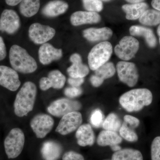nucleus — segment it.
Masks as SVG:
<instances>
[{
  "label": "nucleus",
  "instance_id": "obj_24",
  "mask_svg": "<svg viewBox=\"0 0 160 160\" xmlns=\"http://www.w3.org/2000/svg\"><path fill=\"white\" fill-rule=\"evenodd\" d=\"M40 6V0H22L20 3V12L26 17H32L37 13Z\"/></svg>",
  "mask_w": 160,
  "mask_h": 160
},
{
  "label": "nucleus",
  "instance_id": "obj_25",
  "mask_svg": "<svg viewBox=\"0 0 160 160\" xmlns=\"http://www.w3.org/2000/svg\"><path fill=\"white\" fill-rule=\"evenodd\" d=\"M112 160H143V158L139 150L127 148L115 152L112 157Z\"/></svg>",
  "mask_w": 160,
  "mask_h": 160
},
{
  "label": "nucleus",
  "instance_id": "obj_19",
  "mask_svg": "<svg viewBox=\"0 0 160 160\" xmlns=\"http://www.w3.org/2000/svg\"><path fill=\"white\" fill-rule=\"evenodd\" d=\"M69 8L68 3L62 0H52L43 7L42 13L47 17L53 18L65 13Z\"/></svg>",
  "mask_w": 160,
  "mask_h": 160
},
{
  "label": "nucleus",
  "instance_id": "obj_17",
  "mask_svg": "<svg viewBox=\"0 0 160 160\" xmlns=\"http://www.w3.org/2000/svg\"><path fill=\"white\" fill-rule=\"evenodd\" d=\"M113 32L108 27L90 28L83 31V37L90 42H105L112 36Z\"/></svg>",
  "mask_w": 160,
  "mask_h": 160
},
{
  "label": "nucleus",
  "instance_id": "obj_15",
  "mask_svg": "<svg viewBox=\"0 0 160 160\" xmlns=\"http://www.w3.org/2000/svg\"><path fill=\"white\" fill-rule=\"evenodd\" d=\"M72 65L67 69L69 77L73 78H84L89 72V67L82 63V57L78 53H74L70 57Z\"/></svg>",
  "mask_w": 160,
  "mask_h": 160
},
{
  "label": "nucleus",
  "instance_id": "obj_44",
  "mask_svg": "<svg viewBox=\"0 0 160 160\" xmlns=\"http://www.w3.org/2000/svg\"><path fill=\"white\" fill-rule=\"evenodd\" d=\"M110 147H111L112 150L115 152L119 151L122 149L121 147L118 145H114V146H110Z\"/></svg>",
  "mask_w": 160,
  "mask_h": 160
},
{
  "label": "nucleus",
  "instance_id": "obj_39",
  "mask_svg": "<svg viewBox=\"0 0 160 160\" xmlns=\"http://www.w3.org/2000/svg\"><path fill=\"white\" fill-rule=\"evenodd\" d=\"M6 56V45L3 41V38L0 36V61L5 58Z\"/></svg>",
  "mask_w": 160,
  "mask_h": 160
},
{
  "label": "nucleus",
  "instance_id": "obj_36",
  "mask_svg": "<svg viewBox=\"0 0 160 160\" xmlns=\"http://www.w3.org/2000/svg\"><path fill=\"white\" fill-rule=\"evenodd\" d=\"M62 160H85L82 154L76 152L70 151L67 152L64 154Z\"/></svg>",
  "mask_w": 160,
  "mask_h": 160
},
{
  "label": "nucleus",
  "instance_id": "obj_22",
  "mask_svg": "<svg viewBox=\"0 0 160 160\" xmlns=\"http://www.w3.org/2000/svg\"><path fill=\"white\" fill-rule=\"evenodd\" d=\"M62 152V146L53 141L45 142L41 149L42 156L45 160H57Z\"/></svg>",
  "mask_w": 160,
  "mask_h": 160
},
{
  "label": "nucleus",
  "instance_id": "obj_9",
  "mask_svg": "<svg viewBox=\"0 0 160 160\" xmlns=\"http://www.w3.org/2000/svg\"><path fill=\"white\" fill-rule=\"evenodd\" d=\"M82 120V116L79 112H70L62 118L56 131L62 135L69 134L81 126Z\"/></svg>",
  "mask_w": 160,
  "mask_h": 160
},
{
  "label": "nucleus",
  "instance_id": "obj_23",
  "mask_svg": "<svg viewBox=\"0 0 160 160\" xmlns=\"http://www.w3.org/2000/svg\"><path fill=\"white\" fill-rule=\"evenodd\" d=\"M122 141V138L116 132L104 130L98 136L97 142L101 146H112L119 145Z\"/></svg>",
  "mask_w": 160,
  "mask_h": 160
},
{
  "label": "nucleus",
  "instance_id": "obj_12",
  "mask_svg": "<svg viewBox=\"0 0 160 160\" xmlns=\"http://www.w3.org/2000/svg\"><path fill=\"white\" fill-rule=\"evenodd\" d=\"M21 22L18 15L14 10L5 9L0 18V30L9 34H14L19 29Z\"/></svg>",
  "mask_w": 160,
  "mask_h": 160
},
{
  "label": "nucleus",
  "instance_id": "obj_20",
  "mask_svg": "<svg viewBox=\"0 0 160 160\" xmlns=\"http://www.w3.org/2000/svg\"><path fill=\"white\" fill-rule=\"evenodd\" d=\"M132 36L142 37L146 44L151 48H154L157 45V40L152 29L140 26H132L129 29Z\"/></svg>",
  "mask_w": 160,
  "mask_h": 160
},
{
  "label": "nucleus",
  "instance_id": "obj_31",
  "mask_svg": "<svg viewBox=\"0 0 160 160\" xmlns=\"http://www.w3.org/2000/svg\"><path fill=\"white\" fill-rule=\"evenodd\" d=\"M83 7L87 11L98 12L103 9V4L101 0H82Z\"/></svg>",
  "mask_w": 160,
  "mask_h": 160
},
{
  "label": "nucleus",
  "instance_id": "obj_42",
  "mask_svg": "<svg viewBox=\"0 0 160 160\" xmlns=\"http://www.w3.org/2000/svg\"><path fill=\"white\" fill-rule=\"evenodd\" d=\"M22 0H5L7 5L10 6H15L19 4Z\"/></svg>",
  "mask_w": 160,
  "mask_h": 160
},
{
  "label": "nucleus",
  "instance_id": "obj_38",
  "mask_svg": "<svg viewBox=\"0 0 160 160\" xmlns=\"http://www.w3.org/2000/svg\"><path fill=\"white\" fill-rule=\"evenodd\" d=\"M84 78H73L70 77L68 79V82L72 87H80L84 83Z\"/></svg>",
  "mask_w": 160,
  "mask_h": 160
},
{
  "label": "nucleus",
  "instance_id": "obj_5",
  "mask_svg": "<svg viewBox=\"0 0 160 160\" xmlns=\"http://www.w3.org/2000/svg\"><path fill=\"white\" fill-rule=\"evenodd\" d=\"M25 142V135L22 129L18 128L11 129L4 141V148L8 158L14 159L20 155Z\"/></svg>",
  "mask_w": 160,
  "mask_h": 160
},
{
  "label": "nucleus",
  "instance_id": "obj_8",
  "mask_svg": "<svg viewBox=\"0 0 160 160\" xmlns=\"http://www.w3.org/2000/svg\"><path fill=\"white\" fill-rule=\"evenodd\" d=\"M116 70L121 82L130 87L136 85L139 74L137 66L133 63L120 61L117 64Z\"/></svg>",
  "mask_w": 160,
  "mask_h": 160
},
{
  "label": "nucleus",
  "instance_id": "obj_29",
  "mask_svg": "<svg viewBox=\"0 0 160 160\" xmlns=\"http://www.w3.org/2000/svg\"><path fill=\"white\" fill-rule=\"evenodd\" d=\"M48 78L51 84V88L61 89L64 87L66 82V78L58 70H53L49 72Z\"/></svg>",
  "mask_w": 160,
  "mask_h": 160
},
{
  "label": "nucleus",
  "instance_id": "obj_46",
  "mask_svg": "<svg viewBox=\"0 0 160 160\" xmlns=\"http://www.w3.org/2000/svg\"><path fill=\"white\" fill-rule=\"evenodd\" d=\"M101 1L104 2H109L111 0H101Z\"/></svg>",
  "mask_w": 160,
  "mask_h": 160
},
{
  "label": "nucleus",
  "instance_id": "obj_28",
  "mask_svg": "<svg viewBox=\"0 0 160 160\" xmlns=\"http://www.w3.org/2000/svg\"><path fill=\"white\" fill-rule=\"evenodd\" d=\"M116 71V69L114 64L111 62H107L95 71V75L104 81L113 77Z\"/></svg>",
  "mask_w": 160,
  "mask_h": 160
},
{
  "label": "nucleus",
  "instance_id": "obj_32",
  "mask_svg": "<svg viewBox=\"0 0 160 160\" xmlns=\"http://www.w3.org/2000/svg\"><path fill=\"white\" fill-rule=\"evenodd\" d=\"M104 119V114L100 109H95L92 113L90 118L92 125L97 128L102 126Z\"/></svg>",
  "mask_w": 160,
  "mask_h": 160
},
{
  "label": "nucleus",
  "instance_id": "obj_3",
  "mask_svg": "<svg viewBox=\"0 0 160 160\" xmlns=\"http://www.w3.org/2000/svg\"><path fill=\"white\" fill-rule=\"evenodd\" d=\"M9 62L12 69L21 73H31L38 68L35 60L27 51L18 45L12 46L9 50Z\"/></svg>",
  "mask_w": 160,
  "mask_h": 160
},
{
  "label": "nucleus",
  "instance_id": "obj_35",
  "mask_svg": "<svg viewBox=\"0 0 160 160\" xmlns=\"http://www.w3.org/2000/svg\"><path fill=\"white\" fill-rule=\"evenodd\" d=\"M124 122H125L132 129L137 128L140 125V120L132 116L126 115L124 117Z\"/></svg>",
  "mask_w": 160,
  "mask_h": 160
},
{
  "label": "nucleus",
  "instance_id": "obj_26",
  "mask_svg": "<svg viewBox=\"0 0 160 160\" xmlns=\"http://www.w3.org/2000/svg\"><path fill=\"white\" fill-rule=\"evenodd\" d=\"M141 24L147 26H156L160 24V11L156 9L146 10L139 19Z\"/></svg>",
  "mask_w": 160,
  "mask_h": 160
},
{
  "label": "nucleus",
  "instance_id": "obj_10",
  "mask_svg": "<svg viewBox=\"0 0 160 160\" xmlns=\"http://www.w3.org/2000/svg\"><path fill=\"white\" fill-rule=\"evenodd\" d=\"M55 33V30L52 27L38 23L32 24L29 29V37L36 44L47 42L54 37Z\"/></svg>",
  "mask_w": 160,
  "mask_h": 160
},
{
  "label": "nucleus",
  "instance_id": "obj_41",
  "mask_svg": "<svg viewBox=\"0 0 160 160\" xmlns=\"http://www.w3.org/2000/svg\"><path fill=\"white\" fill-rule=\"evenodd\" d=\"M151 5L155 9L160 11V0H152Z\"/></svg>",
  "mask_w": 160,
  "mask_h": 160
},
{
  "label": "nucleus",
  "instance_id": "obj_27",
  "mask_svg": "<svg viewBox=\"0 0 160 160\" xmlns=\"http://www.w3.org/2000/svg\"><path fill=\"white\" fill-rule=\"evenodd\" d=\"M122 124V121L118 115L111 113L104 119L102 126L104 130L117 132L119 131Z\"/></svg>",
  "mask_w": 160,
  "mask_h": 160
},
{
  "label": "nucleus",
  "instance_id": "obj_1",
  "mask_svg": "<svg viewBox=\"0 0 160 160\" xmlns=\"http://www.w3.org/2000/svg\"><path fill=\"white\" fill-rule=\"evenodd\" d=\"M152 93L149 89L140 88L132 89L120 97L121 106L128 112L141 111L152 101Z\"/></svg>",
  "mask_w": 160,
  "mask_h": 160
},
{
  "label": "nucleus",
  "instance_id": "obj_4",
  "mask_svg": "<svg viewBox=\"0 0 160 160\" xmlns=\"http://www.w3.org/2000/svg\"><path fill=\"white\" fill-rule=\"evenodd\" d=\"M112 53V46L109 42H101L92 49L88 55L89 68L93 71L107 63Z\"/></svg>",
  "mask_w": 160,
  "mask_h": 160
},
{
  "label": "nucleus",
  "instance_id": "obj_37",
  "mask_svg": "<svg viewBox=\"0 0 160 160\" xmlns=\"http://www.w3.org/2000/svg\"><path fill=\"white\" fill-rule=\"evenodd\" d=\"M40 89L43 91H46L51 88V84L48 77L42 78L39 81Z\"/></svg>",
  "mask_w": 160,
  "mask_h": 160
},
{
  "label": "nucleus",
  "instance_id": "obj_2",
  "mask_svg": "<svg viewBox=\"0 0 160 160\" xmlns=\"http://www.w3.org/2000/svg\"><path fill=\"white\" fill-rule=\"evenodd\" d=\"M37 94L34 83L27 82L23 84L17 94L14 102L15 114L18 117L26 116L32 111Z\"/></svg>",
  "mask_w": 160,
  "mask_h": 160
},
{
  "label": "nucleus",
  "instance_id": "obj_43",
  "mask_svg": "<svg viewBox=\"0 0 160 160\" xmlns=\"http://www.w3.org/2000/svg\"><path fill=\"white\" fill-rule=\"evenodd\" d=\"M130 4H135V3H139L143 2L145 0H125Z\"/></svg>",
  "mask_w": 160,
  "mask_h": 160
},
{
  "label": "nucleus",
  "instance_id": "obj_7",
  "mask_svg": "<svg viewBox=\"0 0 160 160\" xmlns=\"http://www.w3.org/2000/svg\"><path fill=\"white\" fill-rule=\"evenodd\" d=\"M82 106V104L78 101L61 98L52 102L48 106L47 111L53 116L62 117L70 112L78 111Z\"/></svg>",
  "mask_w": 160,
  "mask_h": 160
},
{
  "label": "nucleus",
  "instance_id": "obj_40",
  "mask_svg": "<svg viewBox=\"0 0 160 160\" xmlns=\"http://www.w3.org/2000/svg\"><path fill=\"white\" fill-rule=\"evenodd\" d=\"M90 82L92 85L95 87H98L101 86L104 82L103 80L100 79L99 78L95 75L92 76L90 78Z\"/></svg>",
  "mask_w": 160,
  "mask_h": 160
},
{
  "label": "nucleus",
  "instance_id": "obj_16",
  "mask_svg": "<svg viewBox=\"0 0 160 160\" xmlns=\"http://www.w3.org/2000/svg\"><path fill=\"white\" fill-rule=\"evenodd\" d=\"M101 20V17L98 12L78 11L72 13L70 17V22L73 26H77L98 23Z\"/></svg>",
  "mask_w": 160,
  "mask_h": 160
},
{
  "label": "nucleus",
  "instance_id": "obj_6",
  "mask_svg": "<svg viewBox=\"0 0 160 160\" xmlns=\"http://www.w3.org/2000/svg\"><path fill=\"white\" fill-rule=\"evenodd\" d=\"M139 49V42L132 36H126L122 39L114 48L118 58L124 61H128L134 57Z\"/></svg>",
  "mask_w": 160,
  "mask_h": 160
},
{
  "label": "nucleus",
  "instance_id": "obj_34",
  "mask_svg": "<svg viewBox=\"0 0 160 160\" xmlns=\"http://www.w3.org/2000/svg\"><path fill=\"white\" fill-rule=\"evenodd\" d=\"M82 93V90L80 87H67L64 90V94L67 97L74 98L78 97Z\"/></svg>",
  "mask_w": 160,
  "mask_h": 160
},
{
  "label": "nucleus",
  "instance_id": "obj_30",
  "mask_svg": "<svg viewBox=\"0 0 160 160\" xmlns=\"http://www.w3.org/2000/svg\"><path fill=\"white\" fill-rule=\"evenodd\" d=\"M120 136L128 142H136L138 139V135L133 129L129 127L125 122L122 124L119 130Z\"/></svg>",
  "mask_w": 160,
  "mask_h": 160
},
{
  "label": "nucleus",
  "instance_id": "obj_14",
  "mask_svg": "<svg viewBox=\"0 0 160 160\" xmlns=\"http://www.w3.org/2000/svg\"><path fill=\"white\" fill-rule=\"evenodd\" d=\"M62 49L54 48L49 43H44L38 50L40 62L44 65H49L53 61L60 59L62 57Z\"/></svg>",
  "mask_w": 160,
  "mask_h": 160
},
{
  "label": "nucleus",
  "instance_id": "obj_45",
  "mask_svg": "<svg viewBox=\"0 0 160 160\" xmlns=\"http://www.w3.org/2000/svg\"><path fill=\"white\" fill-rule=\"evenodd\" d=\"M157 33L158 36L159 37V43L160 45V24L159 25L157 29Z\"/></svg>",
  "mask_w": 160,
  "mask_h": 160
},
{
  "label": "nucleus",
  "instance_id": "obj_11",
  "mask_svg": "<svg viewBox=\"0 0 160 160\" xmlns=\"http://www.w3.org/2000/svg\"><path fill=\"white\" fill-rule=\"evenodd\" d=\"M54 122L53 118L49 115H37L30 122V126L32 131L38 138H43L51 131Z\"/></svg>",
  "mask_w": 160,
  "mask_h": 160
},
{
  "label": "nucleus",
  "instance_id": "obj_33",
  "mask_svg": "<svg viewBox=\"0 0 160 160\" xmlns=\"http://www.w3.org/2000/svg\"><path fill=\"white\" fill-rule=\"evenodd\" d=\"M152 160H160V136L155 138L151 146Z\"/></svg>",
  "mask_w": 160,
  "mask_h": 160
},
{
  "label": "nucleus",
  "instance_id": "obj_21",
  "mask_svg": "<svg viewBox=\"0 0 160 160\" xmlns=\"http://www.w3.org/2000/svg\"><path fill=\"white\" fill-rule=\"evenodd\" d=\"M149 8L148 4L144 2L135 4H125L122 6V9L126 13V18L129 20L139 19Z\"/></svg>",
  "mask_w": 160,
  "mask_h": 160
},
{
  "label": "nucleus",
  "instance_id": "obj_18",
  "mask_svg": "<svg viewBox=\"0 0 160 160\" xmlns=\"http://www.w3.org/2000/svg\"><path fill=\"white\" fill-rule=\"evenodd\" d=\"M75 136L78 145L80 146L85 147L94 144L95 137L94 132L89 124L81 125L77 130Z\"/></svg>",
  "mask_w": 160,
  "mask_h": 160
},
{
  "label": "nucleus",
  "instance_id": "obj_13",
  "mask_svg": "<svg viewBox=\"0 0 160 160\" xmlns=\"http://www.w3.org/2000/svg\"><path fill=\"white\" fill-rule=\"evenodd\" d=\"M20 85L21 82L17 71L8 66H0V86L10 91H16Z\"/></svg>",
  "mask_w": 160,
  "mask_h": 160
}]
</instances>
